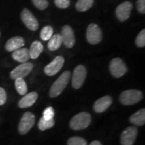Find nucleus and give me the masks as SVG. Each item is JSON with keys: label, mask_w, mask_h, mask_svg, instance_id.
I'll use <instances>...</instances> for the list:
<instances>
[{"label": "nucleus", "mask_w": 145, "mask_h": 145, "mask_svg": "<svg viewBox=\"0 0 145 145\" xmlns=\"http://www.w3.org/2000/svg\"><path fill=\"white\" fill-rule=\"evenodd\" d=\"M71 75V72L66 71L54 81L50 89L49 95L50 97H56L62 93L69 82Z\"/></svg>", "instance_id": "obj_1"}, {"label": "nucleus", "mask_w": 145, "mask_h": 145, "mask_svg": "<svg viewBox=\"0 0 145 145\" xmlns=\"http://www.w3.org/2000/svg\"><path fill=\"white\" fill-rule=\"evenodd\" d=\"M91 122V116L88 112H83L76 114L71 120L69 125L74 130H81L88 128Z\"/></svg>", "instance_id": "obj_2"}, {"label": "nucleus", "mask_w": 145, "mask_h": 145, "mask_svg": "<svg viewBox=\"0 0 145 145\" xmlns=\"http://www.w3.org/2000/svg\"><path fill=\"white\" fill-rule=\"evenodd\" d=\"M143 97V94L140 91L137 89H128L124 91L120 95L119 101L124 106H130L137 104Z\"/></svg>", "instance_id": "obj_3"}, {"label": "nucleus", "mask_w": 145, "mask_h": 145, "mask_svg": "<svg viewBox=\"0 0 145 145\" xmlns=\"http://www.w3.org/2000/svg\"><path fill=\"white\" fill-rule=\"evenodd\" d=\"M35 124V116L32 112L24 114L18 125V132L20 135H26L31 130Z\"/></svg>", "instance_id": "obj_4"}, {"label": "nucleus", "mask_w": 145, "mask_h": 145, "mask_svg": "<svg viewBox=\"0 0 145 145\" xmlns=\"http://www.w3.org/2000/svg\"><path fill=\"white\" fill-rule=\"evenodd\" d=\"M87 40L91 44H97L101 41L103 38L102 32L98 25L91 24L87 28Z\"/></svg>", "instance_id": "obj_5"}, {"label": "nucleus", "mask_w": 145, "mask_h": 145, "mask_svg": "<svg viewBox=\"0 0 145 145\" xmlns=\"http://www.w3.org/2000/svg\"><path fill=\"white\" fill-rule=\"evenodd\" d=\"M87 77V69L82 65H78L74 70L72 75V86L75 89L81 88L86 81Z\"/></svg>", "instance_id": "obj_6"}, {"label": "nucleus", "mask_w": 145, "mask_h": 145, "mask_svg": "<svg viewBox=\"0 0 145 145\" xmlns=\"http://www.w3.org/2000/svg\"><path fill=\"white\" fill-rule=\"evenodd\" d=\"M110 71L113 77L120 78L127 72V67L122 59L115 58L112 59L110 64Z\"/></svg>", "instance_id": "obj_7"}, {"label": "nucleus", "mask_w": 145, "mask_h": 145, "mask_svg": "<svg viewBox=\"0 0 145 145\" xmlns=\"http://www.w3.org/2000/svg\"><path fill=\"white\" fill-rule=\"evenodd\" d=\"M33 64L31 63H24L16 67L10 72V77L12 79L16 80L18 78L24 79L28 75L33 69Z\"/></svg>", "instance_id": "obj_8"}, {"label": "nucleus", "mask_w": 145, "mask_h": 145, "mask_svg": "<svg viewBox=\"0 0 145 145\" xmlns=\"http://www.w3.org/2000/svg\"><path fill=\"white\" fill-rule=\"evenodd\" d=\"M21 20L29 30L36 31L39 29V22L28 9H24L21 12Z\"/></svg>", "instance_id": "obj_9"}, {"label": "nucleus", "mask_w": 145, "mask_h": 145, "mask_svg": "<svg viewBox=\"0 0 145 145\" xmlns=\"http://www.w3.org/2000/svg\"><path fill=\"white\" fill-rule=\"evenodd\" d=\"M65 63L62 56H57L44 67V72L48 76H54L60 71Z\"/></svg>", "instance_id": "obj_10"}, {"label": "nucleus", "mask_w": 145, "mask_h": 145, "mask_svg": "<svg viewBox=\"0 0 145 145\" xmlns=\"http://www.w3.org/2000/svg\"><path fill=\"white\" fill-rule=\"evenodd\" d=\"M138 135V130L135 126L126 128L121 135L120 143L122 145H133Z\"/></svg>", "instance_id": "obj_11"}, {"label": "nucleus", "mask_w": 145, "mask_h": 145, "mask_svg": "<svg viewBox=\"0 0 145 145\" xmlns=\"http://www.w3.org/2000/svg\"><path fill=\"white\" fill-rule=\"evenodd\" d=\"M132 4L130 1H124L120 4L116 10V15L119 21L124 22L128 19L131 14Z\"/></svg>", "instance_id": "obj_12"}, {"label": "nucleus", "mask_w": 145, "mask_h": 145, "mask_svg": "<svg viewBox=\"0 0 145 145\" xmlns=\"http://www.w3.org/2000/svg\"><path fill=\"white\" fill-rule=\"evenodd\" d=\"M61 36L62 37L63 43L65 46L69 48H72L74 46L75 44V37L71 27L67 25L63 26Z\"/></svg>", "instance_id": "obj_13"}, {"label": "nucleus", "mask_w": 145, "mask_h": 145, "mask_svg": "<svg viewBox=\"0 0 145 145\" xmlns=\"http://www.w3.org/2000/svg\"><path fill=\"white\" fill-rule=\"evenodd\" d=\"M112 104V99L110 96L106 95L95 101L93 106L94 111L97 113H102L108 110Z\"/></svg>", "instance_id": "obj_14"}, {"label": "nucleus", "mask_w": 145, "mask_h": 145, "mask_svg": "<svg viewBox=\"0 0 145 145\" xmlns=\"http://www.w3.org/2000/svg\"><path fill=\"white\" fill-rule=\"evenodd\" d=\"M25 40L21 36H14L7 41L5 44V50L8 52H13L24 46Z\"/></svg>", "instance_id": "obj_15"}, {"label": "nucleus", "mask_w": 145, "mask_h": 145, "mask_svg": "<svg viewBox=\"0 0 145 145\" xmlns=\"http://www.w3.org/2000/svg\"><path fill=\"white\" fill-rule=\"evenodd\" d=\"M39 95L35 91L26 94L18 102V106L20 108H27L31 107L37 100Z\"/></svg>", "instance_id": "obj_16"}, {"label": "nucleus", "mask_w": 145, "mask_h": 145, "mask_svg": "<svg viewBox=\"0 0 145 145\" xmlns=\"http://www.w3.org/2000/svg\"><path fill=\"white\" fill-rule=\"evenodd\" d=\"M12 58L19 63H26L30 59L29 50L26 48H20L14 50L12 53Z\"/></svg>", "instance_id": "obj_17"}, {"label": "nucleus", "mask_w": 145, "mask_h": 145, "mask_svg": "<svg viewBox=\"0 0 145 145\" xmlns=\"http://www.w3.org/2000/svg\"><path fill=\"white\" fill-rule=\"evenodd\" d=\"M130 123L136 126H141L145 123V109L142 108L133 114L129 119Z\"/></svg>", "instance_id": "obj_18"}, {"label": "nucleus", "mask_w": 145, "mask_h": 145, "mask_svg": "<svg viewBox=\"0 0 145 145\" xmlns=\"http://www.w3.org/2000/svg\"><path fill=\"white\" fill-rule=\"evenodd\" d=\"M44 46L39 41H34L32 43L31 46H30L29 52H30V59H36L39 57L43 51Z\"/></svg>", "instance_id": "obj_19"}, {"label": "nucleus", "mask_w": 145, "mask_h": 145, "mask_svg": "<svg viewBox=\"0 0 145 145\" xmlns=\"http://www.w3.org/2000/svg\"><path fill=\"white\" fill-rule=\"evenodd\" d=\"M62 43L63 40L61 34H54L48 40V48L51 51H54L59 49Z\"/></svg>", "instance_id": "obj_20"}, {"label": "nucleus", "mask_w": 145, "mask_h": 145, "mask_svg": "<svg viewBox=\"0 0 145 145\" xmlns=\"http://www.w3.org/2000/svg\"><path fill=\"white\" fill-rule=\"evenodd\" d=\"M93 1L94 0H78L76 3V9L79 12H86L93 6Z\"/></svg>", "instance_id": "obj_21"}, {"label": "nucleus", "mask_w": 145, "mask_h": 145, "mask_svg": "<svg viewBox=\"0 0 145 145\" xmlns=\"http://www.w3.org/2000/svg\"><path fill=\"white\" fill-rule=\"evenodd\" d=\"M15 88L17 92L20 95H25L28 91V87L24 79L18 78L15 81Z\"/></svg>", "instance_id": "obj_22"}, {"label": "nucleus", "mask_w": 145, "mask_h": 145, "mask_svg": "<svg viewBox=\"0 0 145 145\" xmlns=\"http://www.w3.org/2000/svg\"><path fill=\"white\" fill-rule=\"evenodd\" d=\"M54 125V119L50 120H45L44 118H41L40 119L39 124H38V127L42 131H44L47 129L51 128Z\"/></svg>", "instance_id": "obj_23"}, {"label": "nucleus", "mask_w": 145, "mask_h": 145, "mask_svg": "<svg viewBox=\"0 0 145 145\" xmlns=\"http://www.w3.org/2000/svg\"><path fill=\"white\" fill-rule=\"evenodd\" d=\"M53 34V29L51 26H47L42 28L40 32V38L42 40L47 41L52 37Z\"/></svg>", "instance_id": "obj_24"}, {"label": "nucleus", "mask_w": 145, "mask_h": 145, "mask_svg": "<svg viewBox=\"0 0 145 145\" xmlns=\"http://www.w3.org/2000/svg\"><path fill=\"white\" fill-rule=\"evenodd\" d=\"M67 145H88V142L80 137H72L68 140Z\"/></svg>", "instance_id": "obj_25"}, {"label": "nucleus", "mask_w": 145, "mask_h": 145, "mask_svg": "<svg viewBox=\"0 0 145 145\" xmlns=\"http://www.w3.org/2000/svg\"><path fill=\"white\" fill-rule=\"evenodd\" d=\"M135 43L137 46L140 47V48L144 47L145 46V30L144 29H143L142 30H141L140 33L138 34V35L137 36V38H136Z\"/></svg>", "instance_id": "obj_26"}, {"label": "nucleus", "mask_w": 145, "mask_h": 145, "mask_svg": "<svg viewBox=\"0 0 145 145\" xmlns=\"http://www.w3.org/2000/svg\"><path fill=\"white\" fill-rule=\"evenodd\" d=\"M36 8L40 10H44L48 6V0H32Z\"/></svg>", "instance_id": "obj_27"}, {"label": "nucleus", "mask_w": 145, "mask_h": 145, "mask_svg": "<svg viewBox=\"0 0 145 145\" xmlns=\"http://www.w3.org/2000/svg\"><path fill=\"white\" fill-rule=\"evenodd\" d=\"M54 116V111L52 107L46 108L43 112V118L45 120H50L53 118Z\"/></svg>", "instance_id": "obj_28"}, {"label": "nucleus", "mask_w": 145, "mask_h": 145, "mask_svg": "<svg viewBox=\"0 0 145 145\" xmlns=\"http://www.w3.org/2000/svg\"><path fill=\"white\" fill-rule=\"evenodd\" d=\"M54 3L59 8L66 9L70 5V0H54Z\"/></svg>", "instance_id": "obj_29"}, {"label": "nucleus", "mask_w": 145, "mask_h": 145, "mask_svg": "<svg viewBox=\"0 0 145 145\" xmlns=\"http://www.w3.org/2000/svg\"><path fill=\"white\" fill-rule=\"evenodd\" d=\"M137 9L140 14H145V0H137Z\"/></svg>", "instance_id": "obj_30"}, {"label": "nucleus", "mask_w": 145, "mask_h": 145, "mask_svg": "<svg viewBox=\"0 0 145 145\" xmlns=\"http://www.w3.org/2000/svg\"><path fill=\"white\" fill-rule=\"evenodd\" d=\"M7 100V93L3 88H0V106L5 104Z\"/></svg>", "instance_id": "obj_31"}, {"label": "nucleus", "mask_w": 145, "mask_h": 145, "mask_svg": "<svg viewBox=\"0 0 145 145\" xmlns=\"http://www.w3.org/2000/svg\"><path fill=\"white\" fill-rule=\"evenodd\" d=\"M89 145H102V144L98 140H94Z\"/></svg>", "instance_id": "obj_32"}, {"label": "nucleus", "mask_w": 145, "mask_h": 145, "mask_svg": "<svg viewBox=\"0 0 145 145\" xmlns=\"http://www.w3.org/2000/svg\"><path fill=\"white\" fill-rule=\"evenodd\" d=\"M0 36H1V33H0Z\"/></svg>", "instance_id": "obj_33"}]
</instances>
